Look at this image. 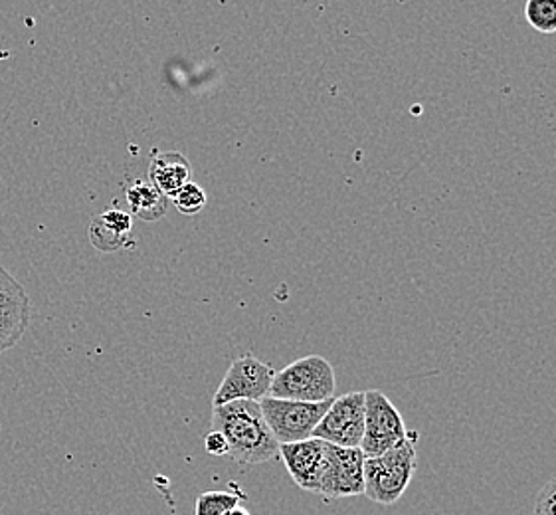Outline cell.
Masks as SVG:
<instances>
[{"label":"cell","mask_w":556,"mask_h":515,"mask_svg":"<svg viewBox=\"0 0 556 515\" xmlns=\"http://www.w3.org/2000/svg\"><path fill=\"white\" fill-rule=\"evenodd\" d=\"M279 459L283 460L291 480L298 483L301 490L317 492L323 470H325V462H327L325 440L312 437L301 442L279 444Z\"/></svg>","instance_id":"cell-10"},{"label":"cell","mask_w":556,"mask_h":515,"mask_svg":"<svg viewBox=\"0 0 556 515\" xmlns=\"http://www.w3.org/2000/svg\"><path fill=\"white\" fill-rule=\"evenodd\" d=\"M30 322V302L23 286L0 266V353L14 348Z\"/></svg>","instance_id":"cell-9"},{"label":"cell","mask_w":556,"mask_h":515,"mask_svg":"<svg viewBox=\"0 0 556 515\" xmlns=\"http://www.w3.org/2000/svg\"><path fill=\"white\" fill-rule=\"evenodd\" d=\"M276 370L254 355L235 359L226 370L220 387L214 392L212 406L232 403V401H256L267 397Z\"/></svg>","instance_id":"cell-8"},{"label":"cell","mask_w":556,"mask_h":515,"mask_svg":"<svg viewBox=\"0 0 556 515\" xmlns=\"http://www.w3.org/2000/svg\"><path fill=\"white\" fill-rule=\"evenodd\" d=\"M226 515H250V512H248L245 507H242V505H236V507H232Z\"/></svg>","instance_id":"cell-19"},{"label":"cell","mask_w":556,"mask_h":515,"mask_svg":"<svg viewBox=\"0 0 556 515\" xmlns=\"http://www.w3.org/2000/svg\"><path fill=\"white\" fill-rule=\"evenodd\" d=\"M212 430L228 442V456L238 464L254 466L278 459L279 442L271 435L256 401H232L212 406Z\"/></svg>","instance_id":"cell-1"},{"label":"cell","mask_w":556,"mask_h":515,"mask_svg":"<svg viewBox=\"0 0 556 515\" xmlns=\"http://www.w3.org/2000/svg\"><path fill=\"white\" fill-rule=\"evenodd\" d=\"M204 449L212 456H228V442L218 430H211L204 438Z\"/></svg>","instance_id":"cell-18"},{"label":"cell","mask_w":556,"mask_h":515,"mask_svg":"<svg viewBox=\"0 0 556 515\" xmlns=\"http://www.w3.org/2000/svg\"><path fill=\"white\" fill-rule=\"evenodd\" d=\"M365 435V392H346L333 399L321 423L313 430V438L334 447L358 449Z\"/></svg>","instance_id":"cell-6"},{"label":"cell","mask_w":556,"mask_h":515,"mask_svg":"<svg viewBox=\"0 0 556 515\" xmlns=\"http://www.w3.org/2000/svg\"><path fill=\"white\" fill-rule=\"evenodd\" d=\"M331 403L333 399L323 403H300V401L264 397L260 401V409L279 444H290V442H301L312 438L313 430L321 423L323 415L327 413Z\"/></svg>","instance_id":"cell-4"},{"label":"cell","mask_w":556,"mask_h":515,"mask_svg":"<svg viewBox=\"0 0 556 515\" xmlns=\"http://www.w3.org/2000/svg\"><path fill=\"white\" fill-rule=\"evenodd\" d=\"M173 202H175L178 213L192 216V214L201 213L202 209L206 206V192L197 183L190 180L173 197Z\"/></svg>","instance_id":"cell-15"},{"label":"cell","mask_w":556,"mask_h":515,"mask_svg":"<svg viewBox=\"0 0 556 515\" xmlns=\"http://www.w3.org/2000/svg\"><path fill=\"white\" fill-rule=\"evenodd\" d=\"M334 391L337 379L333 365L321 355H307L274 375L267 397L300 403H323L334 399Z\"/></svg>","instance_id":"cell-2"},{"label":"cell","mask_w":556,"mask_h":515,"mask_svg":"<svg viewBox=\"0 0 556 515\" xmlns=\"http://www.w3.org/2000/svg\"><path fill=\"white\" fill-rule=\"evenodd\" d=\"M244 493L232 482L230 492H204L199 495L194 505V515H226L232 507L240 505Z\"/></svg>","instance_id":"cell-13"},{"label":"cell","mask_w":556,"mask_h":515,"mask_svg":"<svg viewBox=\"0 0 556 515\" xmlns=\"http://www.w3.org/2000/svg\"><path fill=\"white\" fill-rule=\"evenodd\" d=\"M416 472V449L410 438L380 456L365 459V495L380 505L396 504Z\"/></svg>","instance_id":"cell-3"},{"label":"cell","mask_w":556,"mask_h":515,"mask_svg":"<svg viewBox=\"0 0 556 515\" xmlns=\"http://www.w3.org/2000/svg\"><path fill=\"white\" fill-rule=\"evenodd\" d=\"M101 225L105 226V228H110L113 235L125 236L129 235V230H131V216L127 213H123V211H108V213L101 214L100 218Z\"/></svg>","instance_id":"cell-16"},{"label":"cell","mask_w":556,"mask_h":515,"mask_svg":"<svg viewBox=\"0 0 556 515\" xmlns=\"http://www.w3.org/2000/svg\"><path fill=\"white\" fill-rule=\"evenodd\" d=\"M317 495L323 500L365 495V454L327 442V462Z\"/></svg>","instance_id":"cell-7"},{"label":"cell","mask_w":556,"mask_h":515,"mask_svg":"<svg viewBox=\"0 0 556 515\" xmlns=\"http://www.w3.org/2000/svg\"><path fill=\"white\" fill-rule=\"evenodd\" d=\"M408 438L401 411L384 392L365 391V435L361 452L365 459L380 456Z\"/></svg>","instance_id":"cell-5"},{"label":"cell","mask_w":556,"mask_h":515,"mask_svg":"<svg viewBox=\"0 0 556 515\" xmlns=\"http://www.w3.org/2000/svg\"><path fill=\"white\" fill-rule=\"evenodd\" d=\"M523 12L527 23L536 33H556V0H527Z\"/></svg>","instance_id":"cell-14"},{"label":"cell","mask_w":556,"mask_h":515,"mask_svg":"<svg viewBox=\"0 0 556 515\" xmlns=\"http://www.w3.org/2000/svg\"><path fill=\"white\" fill-rule=\"evenodd\" d=\"M127 202L131 213L141 221H159L167 213V197L153 187V183L137 180L127 189Z\"/></svg>","instance_id":"cell-12"},{"label":"cell","mask_w":556,"mask_h":515,"mask_svg":"<svg viewBox=\"0 0 556 515\" xmlns=\"http://www.w3.org/2000/svg\"><path fill=\"white\" fill-rule=\"evenodd\" d=\"M534 515H556V478L546 483L536 495Z\"/></svg>","instance_id":"cell-17"},{"label":"cell","mask_w":556,"mask_h":515,"mask_svg":"<svg viewBox=\"0 0 556 515\" xmlns=\"http://www.w3.org/2000/svg\"><path fill=\"white\" fill-rule=\"evenodd\" d=\"M190 163L180 153H163L151 161L149 177L153 187L163 192L167 199H173L187 183H190Z\"/></svg>","instance_id":"cell-11"}]
</instances>
